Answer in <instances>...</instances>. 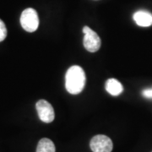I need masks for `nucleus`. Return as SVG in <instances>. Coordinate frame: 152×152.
I'll use <instances>...</instances> for the list:
<instances>
[{"label": "nucleus", "instance_id": "nucleus-3", "mask_svg": "<svg viewBox=\"0 0 152 152\" xmlns=\"http://www.w3.org/2000/svg\"><path fill=\"white\" fill-rule=\"evenodd\" d=\"M84 37V47L90 53H96L100 49L102 46V41L99 37L97 33L92 31L89 26H85L83 28Z\"/></svg>", "mask_w": 152, "mask_h": 152}, {"label": "nucleus", "instance_id": "nucleus-7", "mask_svg": "<svg viewBox=\"0 0 152 152\" xmlns=\"http://www.w3.org/2000/svg\"><path fill=\"white\" fill-rule=\"evenodd\" d=\"M106 91L112 96H119L124 91L123 85L116 79H109L106 82Z\"/></svg>", "mask_w": 152, "mask_h": 152}, {"label": "nucleus", "instance_id": "nucleus-6", "mask_svg": "<svg viewBox=\"0 0 152 152\" xmlns=\"http://www.w3.org/2000/svg\"><path fill=\"white\" fill-rule=\"evenodd\" d=\"M134 20L139 26L148 27L152 26V15L148 11H137L134 15Z\"/></svg>", "mask_w": 152, "mask_h": 152}, {"label": "nucleus", "instance_id": "nucleus-8", "mask_svg": "<svg viewBox=\"0 0 152 152\" xmlns=\"http://www.w3.org/2000/svg\"><path fill=\"white\" fill-rule=\"evenodd\" d=\"M37 152H55L53 142L48 138H43L38 142Z\"/></svg>", "mask_w": 152, "mask_h": 152}, {"label": "nucleus", "instance_id": "nucleus-5", "mask_svg": "<svg viewBox=\"0 0 152 152\" xmlns=\"http://www.w3.org/2000/svg\"><path fill=\"white\" fill-rule=\"evenodd\" d=\"M39 118L46 124L52 123L55 118L54 109L46 100H40L36 104Z\"/></svg>", "mask_w": 152, "mask_h": 152}, {"label": "nucleus", "instance_id": "nucleus-4", "mask_svg": "<svg viewBox=\"0 0 152 152\" xmlns=\"http://www.w3.org/2000/svg\"><path fill=\"white\" fill-rule=\"evenodd\" d=\"M90 147L93 152H112L113 144L107 136L98 134L91 139Z\"/></svg>", "mask_w": 152, "mask_h": 152}, {"label": "nucleus", "instance_id": "nucleus-9", "mask_svg": "<svg viewBox=\"0 0 152 152\" xmlns=\"http://www.w3.org/2000/svg\"><path fill=\"white\" fill-rule=\"evenodd\" d=\"M7 37V29L5 24L0 19V42H3Z\"/></svg>", "mask_w": 152, "mask_h": 152}, {"label": "nucleus", "instance_id": "nucleus-2", "mask_svg": "<svg viewBox=\"0 0 152 152\" xmlns=\"http://www.w3.org/2000/svg\"><path fill=\"white\" fill-rule=\"evenodd\" d=\"M22 28L28 32H34L39 26V18L37 11L32 8H28L22 12L20 16Z\"/></svg>", "mask_w": 152, "mask_h": 152}, {"label": "nucleus", "instance_id": "nucleus-1", "mask_svg": "<svg viewBox=\"0 0 152 152\" xmlns=\"http://www.w3.org/2000/svg\"><path fill=\"white\" fill-rule=\"evenodd\" d=\"M86 85V74L81 67H70L65 75V87L68 92L77 95L83 91Z\"/></svg>", "mask_w": 152, "mask_h": 152}, {"label": "nucleus", "instance_id": "nucleus-10", "mask_svg": "<svg viewBox=\"0 0 152 152\" xmlns=\"http://www.w3.org/2000/svg\"><path fill=\"white\" fill-rule=\"evenodd\" d=\"M143 96H145V98H152V88L151 89H146L144 90L142 92Z\"/></svg>", "mask_w": 152, "mask_h": 152}]
</instances>
